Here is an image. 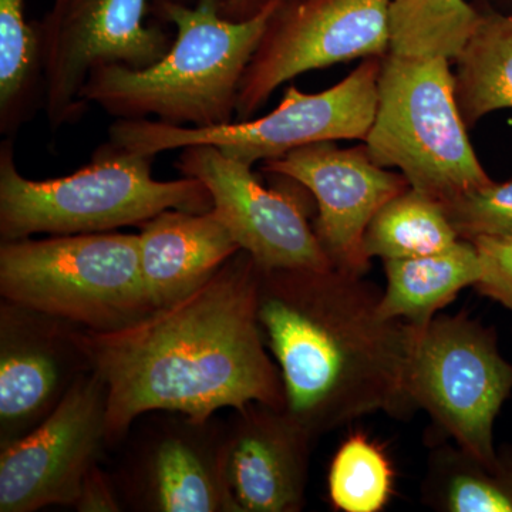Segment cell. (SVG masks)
Listing matches in <instances>:
<instances>
[{
    "instance_id": "obj_1",
    "label": "cell",
    "mask_w": 512,
    "mask_h": 512,
    "mask_svg": "<svg viewBox=\"0 0 512 512\" xmlns=\"http://www.w3.org/2000/svg\"><path fill=\"white\" fill-rule=\"evenodd\" d=\"M259 266L239 251L170 305L111 332L79 330L106 387L107 446L150 412L210 421L249 403L286 409L284 383L259 328Z\"/></svg>"
},
{
    "instance_id": "obj_2",
    "label": "cell",
    "mask_w": 512,
    "mask_h": 512,
    "mask_svg": "<svg viewBox=\"0 0 512 512\" xmlns=\"http://www.w3.org/2000/svg\"><path fill=\"white\" fill-rule=\"evenodd\" d=\"M365 276L259 268V328L284 383L286 410L318 439L367 414L409 416L420 330L380 311Z\"/></svg>"
},
{
    "instance_id": "obj_3",
    "label": "cell",
    "mask_w": 512,
    "mask_h": 512,
    "mask_svg": "<svg viewBox=\"0 0 512 512\" xmlns=\"http://www.w3.org/2000/svg\"><path fill=\"white\" fill-rule=\"evenodd\" d=\"M225 0H153L151 15L173 25V45L144 69L120 64L90 73L82 97L117 120L156 117L170 126L210 128L237 119L239 89L276 8L234 22L221 15Z\"/></svg>"
},
{
    "instance_id": "obj_4",
    "label": "cell",
    "mask_w": 512,
    "mask_h": 512,
    "mask_svg": "<svg viewBox=\"0 0 512 512\" xmlns=\"http://www.w3.org/2000/svg\"><path fill=\"white\" fill-rule=\"evenodd\" d=\"M154 157L127 153L107 141L76 173L35 181L20 174L12 138H5L0 144L2 242L141 227L167 210H212L210 191L197 178H153Z\"/></svg>"
},
{
    "instance_id": "obj_5",
    "label": "cell",
    "mask_w": 512,
    "mask_h": 512,
    "mask_svg": "<svg viewBox=\"0 0 512 512\" xmlns=\"http://www.w3.org/2000/svg\"><path fill=\"white\" fill-rule=\"evenodd\" d=\"M0 295L94 332L124 328L154 309L140 237L113 231L2 242Z\"/></svg>"
},
{
    "instance_id": "obj_6",
    "label": "cell",
    "mask_w": 512,
    "mask_h": 512,
    "mask_svg": "<svg viewBox=\"0 0 512 512\" xmlns=\"http://www.w3.org/2000/svg\"><path fill=\"white\" fill-rule=\"evenodd\" d=\"M363 143L377 165L396 168L443 205L493 183L471 146L446 57H383L375 121Z\"/></svg>"
},
{
    "instance_id": "obj_7",
    "label": "cell",
    "mask_w": 512,
    "mask_h": 512,
    "mask_svg": "<svg viewBox=\"0 0 512 512\" xmlns=\"http://www.w3.org/2000/svg\"><path fill=\"white\" fill-rule=\"evenodd\" d=\"M383 57H367L349 76L319 93L288 86L275 110L259 119L224 126H170L156 120H117L109 143L127 153L157 156L194 144H211L247 165L284 157L323 141H365L377 110Z\"/></svg>"
},
{
    "instance_id": "obj_8",
    "label": "cell",
    "mask_w": 512,
    "mask_h": 512,
    "mask_svg": "<svg viewBox=\"0 0 512 512\" xmlns=\"http://www.w3.org/2000/svg\"><path fill=\"white\" fill-rule=\"evenodd\" d=\"M512 393V363L493 330L466 313L436 316L420 330L409 375L414 409L487 467H497L494 423Z\"/></svg>"
},
{
    "instance_id": "obj_9",
    "label": "cell",
    "mask_w": 512,
    "mask_h": 512,
    "mask_svg": "<svg viewBox=\"0 0 512 512\" xmlns=\"http://www.w3.org/2000/svg\"><path fill=\"white\" fill-rule=\"evenodd\" d=\"M151 2L53 0L45 18L37 22L50 130L82 119L89 109L83 87L97 67L120 64L144 69L163 59L174 36L163 25L147 22Z\"/></svg>"
},
{
    "instance_id": "obj_10",
    "label": "cell",
    "mask_w": 512,
    "mask_h": 512,
    "mask_svg": "<svg viewBox=\"0 0 512 512\" xmlns=\"http://www.w3.org/2000/svg\"><path fill=\"white\" fill-rule=\"evenodd\" d=\"M390 0H278L239 89L248 120L289 80L390 52Z\"/></svg>"
},
{
    "instance_id": "obj_11",
    "label": "cell",
    "mask_w": 512,
    "mask_h": 512,
    "mask_svg": "<svg viewBox=\"0 0 512 512\" xmlns=\"http://www.w3.org/2000/svg\"><path fill=\"white\" fill-rule=\"evenodd\" d=\"M175 168L210 191L212 211L261 269L333 268L309 222L315 198L288 177L268 188L211 144L181 148Z\"/></svg>"
},
{
    "instance_id": "obj_12",
    "label": "cell",
    "mask_w": 512,
    "mask_h": 512,
    "mask_svg": "<svg viewBox=\"0 0 512 512\" xmlns=\"http://www.w3.org/2000/svg\"><path fill=\"white\" fill-rule=\"evenodd\" d=\"M106 387L90 370L36 429L0 448V512L74 507L107 446Z\"/></svg>"
},
{
    "instance_id": "obj_13",
    "label": "cell",
    "mask_w": 512,
    "mask_h": 512,
    "mask_svg": "<svg viewBox=\"0 0 512 512\" xmlns=\"http://www.w3.org/2000/svg\"><path fill=\"white\" fill-rule=\"evenodd\" d=\"M262 171L291 178L311 192L320 247L333 268L360 276L370 268L363 247L370 221L384 204L410 188L402 173L377 165L365 143L350 148L338 147L336 141L309 144L264 161Z\"/></svg>"
},
{
    "instance_id": "obj_14",
    "label": "cell",
    "mask_w": 512,
    "mask_h": 512,
    "mask_svg": "<svg viewBox=\"0 0 512 512\" xmlns=\"http://www.w3.org/2000/svg\"><path fill=\"white\" fill-rule=\"evenodd\" d=\"M72 323L0 303V448L50 416L92 370Z\"/></svg>"
},
{
    "instance_id": "obj_15",
    "label": "cell",
    "mask_w": 512,
    "mask_h": 512,
    "mask_svg": "<svg viewBox=\"0 0 512 512\" xmlns=\"http://www.w3.org/2000/svg\"><path fill=\"white\" fill-rule=\"evenodd\" d=\"M224 427L168 417L128 457L121 497L151 512H234L222 477Z\"/></svg>"
},
{
    "instance_id": "obj_16",
    "label": "cell",
    "mask_w": 512,
    "mask_h": 512,
    "mask_svg": "<svg viewBox=\"0 0 512 512\" xmlns=\"http://www.w3.org/2000/svg\"><path fill=\"white\" fill-rule=\"evenodd\" d=\"M224 427L221 466L234 512H298L313 436L286 409L249 403Z\"/></svg>"
},
{
    "instance_id": "obj_17",
    "label": "cell",
    "mask_w": 512,
    "mask_h": 512,
    "mask_svg": "<svg viewBox=\"0 0 512 512\" xmlns=\"http://www.w3.org/2000/svg\"><path fill=\"white\" fill-rule=\"evenodd\" d=\"M140 228L141 272L154 309L195 291L241 251L212 210H167Z\"/></svg>"
},
{
    "instance_id": "obj_18",
    "label": "cell",
    "mask_w": 512,
    "mask_h": 512,
    "mask_svg": "<svg viewBox=\"0 0 512 512\" xmlns=\"http://www.w3.org/2000/svg\"><path fill=\"white\" fill-rule=\"evenodd\" d=\"M383 264L387 285L380 311L386 318L404 320L421 330L481 276L477 249L463 239L439 254L387 259Z\"/></svg>"
},
{
    "instance_id": "obj_19",
    "label": "cell",
    "mask_w": 512,
    "mask_h": 512,
    "mask_svg": "<svg viewBox=\"0 0 512 512\" xmlns=\"http://www.w3.org/2000/svg\"><path fill=\"white\" fill-rule=\"evenodd\" d=\"M473 35L456 57L458 109L468 130L494 111L512 109V13L476 3Z\"/></svg>"
},
{
    "instance_id": "obj_20",
    "label": "cell",
    "mask_w": 512,
    "mask_h": 512,
    "mask_svg": "<svg viewBox=\"0 0 512 512\" xmlns=\"http://www.w3.org/2000/svg\"><path fill=\"white\" fill-rule=\"evenodd\" d=\"M45 69L37 22L26 0H0V134L13 138L45 110Z\"/></svg>"
},
{
    "instance_id": "obj_21",
    "label": "cell",
    "mask_w": 512,
    "mask_h": 512,
    "mask_svg": "<svg viewBox=\"0 0 512 512\" xmlns=\"http://www.w3.org/2000/svg\"><path fill=\"white\" fill-rule=\"evenodd\" d=\"M423 501L441 512H512V463L484 466L458 446L431 451Z\"/></svg>"
},
{
    "instance_id": "obj_22",
    "label": "cell",
    "mask_w": 512,
    "mask_h": 512,
    "mask_svg": "<svg viewBox=\"0 0 512 512\" xmlns=\"http://www.w3.org/2000/svg\"><path fill=\"white\" fill-rule=\"evenodd\" d=\"M458 241L443 204L410 187L377 211L363 247L367 258L387 261L439 254Z\"/></svg>"
},
{
    "instance_id": "obj_23",
    "label": "cell",
    "mask_w": 512,
    "mask_h": 512,
    "mask_svg": "<svg viewBox=\"0 0 512 512\" xmlns=\"http://www.w3.org/2000/svg\"><path fill=\"white\" fill-rule=\"evenodd\" d=\"M390 52L414 59L454 62L478 20L466 0H390Z\"/></svg>"
},
{
    "instance_id": "obj_24",
    "label": "cell",
    "mask_w": 512,
    "mask_h": 512,
    "mask_svg": "<svg viewBox=\"0 0 512 512\" xmlns=\"http://www.w3.org/2000/svg\"><path fill=\"white\" fill-rule=\"evenodd\" d=\"M394 470L386 451L366 434L343 441L329 468L330 503L343 512H380L392 500Z\"/></svg>"
},
{
    "instance_id": "obj_25",
    "label": "cell",
    "mask_w": 512,
    "mask_h": 512,
    "mask_svg": "<svg viewBox=\"0 0 512 512\" xmlns=\"http://www.w3.org/2000/svg\"><path fill=\"white\" fill-rule=\"evenodd\" d=\"M443 207L451 227L463 241L512 237V178L468 191Z\"/></svg>"
},
{
    "instance_id": "obj_26",
    "label": "cell",
    "mask_w": 512,
    "mask_h": 512,
    "mask_svg": "<svg viewBox=\"0 0 512 512\" xmlns=\"http://www.w3.org/2000/svg\"><path fill=\"white\" fill-rule=\"evenodd\" d=\"M471 242L481 265L474 288L512 313V237H481Z\"/></svg>"
},
{
    "instance_id": "obj_27",
    "label": "cell",
    "mask_w": 512,
    "mask_h": 512,
    "mask_svg": "<svg viewBox=\"0 0 512 512\" xmlns=\"http://www.w3.org/2000/svg\"><path fill=\"white\" fill-rule=\"evenodd\" d=\"M120 498L116 485L96 464L84 478L73 508L80 512H119L123 510Z\"/></svg>"
},
{
    "instance_id": "obj_28",
    "label": "cell",
    "mask_w": 512,
    "mask_h": 512,
    "mask_svg": "<svg viewBox=\"0 0 512 512\" xmlns=\"http://www.w3.org/2000/svg\"><path fill=\"white\" fill-rule=\"evenodd\" d=\"M274 0H225L221 5V15L225 19L242 22L258 16Z\"/></svg>"
},
{
    "instance_id": "obj_29",
    "label": "cell",
    "mask_w": 512,
    "mask_h": 512,
    "mask_svg": "<svg viewBox=\"0 0 512 512\" xmlns=\"http://www.w3.org/2000/svg\"><path fill=\"white\" fill-rule=\"evenodd\" d=\"M494 6L503 12L512 13V0H493Z\"/></svg>"
}]
</instances>
